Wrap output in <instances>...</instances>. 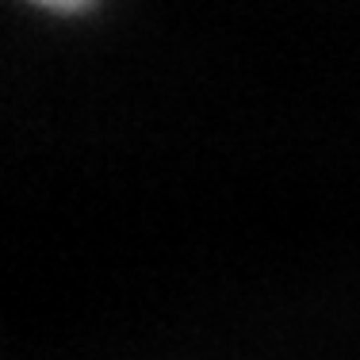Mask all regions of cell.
Wrapping results in <instances>:
<instances>
[{"label":"cell","mask_w":360,"mask_h":360,"mask_svg":"<svg viewBox=\"0 0 360 360\" xmlns=\"http://www.w3.org/2000/svg\"><path fill=\"white\" fill-rule=\"evenodd\" d=\"M39 8H54V12H77V8H89L92 0H31Z\"/></svg>","instance_id":"1"}]
</instances>
